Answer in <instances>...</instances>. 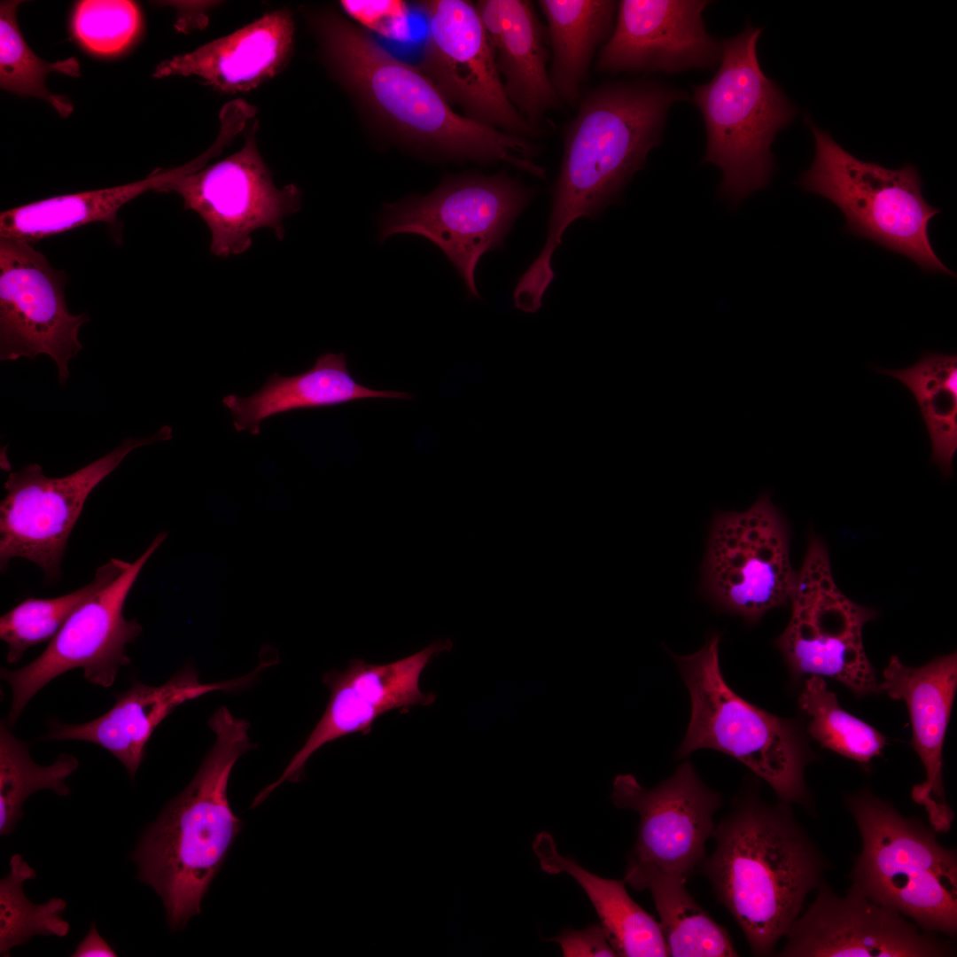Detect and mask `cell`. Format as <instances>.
<instances>
[{"label": "cell", "mask_w": 957, "mask_h": 957, "mask_svg": "<svg viewBox=\"0 0 957 957\" xmlns=\"http://www.w3.org/2000/svg\"><path fill=\"white\" fill-rule=\"evenodd\" d=\"M687 879L631 860L624 877L634 889L650 891L670 956H737L727 930L696 902L686 887Z\"/></svg>", "instance_id": "f1b7e54d"}, {"label": "cell", "mask_w": 957, "mask_h": 957, "mask_svg": "<svg viewBox=\"0 0 957 957\" xmlns=\"http://www.w3.org/2000/svg\"><path fill=\"white\" fill-rule=\"evenodd\" d=\"M251 674L231 681L202 683L195 668L184 666L160 686L136 681L119 694L103 715L82 724L53 723L47 740H76L97 744L118 759L133 779L155 728L179 705L215 690L237 689Z\"/></svg>", "instance_id": "7402d4cb"}, {"label": "cell", "mask_w": 957, "mask_h": 957, "mask_svg": "<svg viewBox=\"0 0 957 957\" xmlns=\"http://www.w3.org/2000/svg\"><path fill=\"white\" fill-rule=\"evenodd\" d=\"M66 280L32 244L0 237V359L47 354L57 363L60 384L69 377L70 359L82 349L78 332L89 320L86 313H69Z\"/></svg>", "instance_id": "2e32d148"}, {"label": "cell", "mask_w": 957, "mask_h": 957, "mask_svg": "<svg viewBox=\"0 0 957 957\" xmlns=\"http://www.w3.org/2000/svg\"><path fill=\"white\" fill-rule=\"evenodd\" d=\"M957 686L955 652L938 657L919 667L906 666L892 656L883 672L879 690L906 702L910 714L912 746L926 773L911 797L922 805L932 829L947 832L954 814L945 798L942 750Z\"/></svg>", "instance_id": "44dd1931"}, {"label": "cell", "mask_w": 957, "mask_h": 957, "mask_svg": "<svg viewBox=\"0 0 957 957\" xmlns=\"http://www.w3.org/2000/svg\"><path fill=\"white\" fill-rule=\"evenodd\" d=\"M209 160L206 153L185 165L156 170L144 180L101 190L60 195L4 211L0 214V237L30 244L78 227L105 222L117 224L121 207L150 190L197 171Z\"/></svg>", "instance_id": "484cf974"}, {"label": "cell", "mask_w": 957, "mask_h": 957, "mask_svg": "<svg viewBox=\"0 0 957 957\" xmlns=\"http://www.w3.org/2000/svg\"><path fill=\"white\" fill-rule=\"evenodd\" d=\"M6 720L0 726V834L13 830L22 818V805L34 792L51 790L67 796L66 779L78 767V760L62 753L50 766H40L30 757L27 743L16 738Z\"/></svg>", "instance_id": "1f68e13d"}, {"label": "cell", "mask_w": 957, "mask_h": 957, "mask_svg": "<svg viewBox=\"0 0 957 957\" xmlns=\"http://www.w3.org/2000/svg\"><path fill=\"white\" fill-rule=\"evenodd\" d=\"M761 31L748 24L736 36L723 40L716 74L693 87L707 133L704 161L721 168L719 193L735 204L768 184L774 169L771 145L797 113L759 66Z\"/></svg>", "instance_id": "8992f818"}, {"label": "cell", "mask_w": 957, "mask_h": 957, "mask_svg": "<svg viewBox=\"0 0 957 957\" xmlns=\"http://www.w3.org/2000/svg\"><path fill=\"white\" fill-rule=\"evenodd\" d=\"M862 850L852 888L906 915L927 932H957V855L935 831L864 790L846 797Z\"/></svg>", "instance_id": "5b68a950"}, {"label": "cell", "mask_w": 957, "mask_h": 957, "mask_svg": "<svg viewBox=\"0 0 957 957\" xmlns=\"http://www.w3.org/2000/svg\"><path fill=\"white\" fill-rule=\"evenodd\" d=\"M140 26L136 4L126 0L79 2L73 17L74 32L89 51L113 54L125 48Z\"/></svg>", "instance_id": "d590c367"}, {"label": "cell", "mask_w": 957, "mask_h": 957, "mask_svg": "<svg viewBox=\"0 0 957 957\" xmlns=\"http://www.w3.org/2000/svg\"><path fill=\"white\" fill-rule=\"evenodd\" d=\"M720 634L712 632L696 653L673 655L691 699L689 724L676 758L716 750L766 782L780 801L809 805L804 772L811 754L798 726L749 703L727 685L720 666Z\"/></svg>", "instance_id": "52a82bcc"}, {"label": "cell", "mask_w": 957, "mask_h": 957, "mask_svg": "<svg viewBox=\"0 0 957 957\" xmlns=\"http://www.w3.org/2000/svg\"><path fill=\"white\" fill-rule=\"evenodd\" d=\"M339 3L346 14L366 31L397 41L409 38L408 8L405 2L343 0Z\"/></svg>", "instance_id": "8d00e7d4"}, {"label": "cell", "mask_w": 957, "mask_h": 957, "mask_svg": "<svg viewBox=\"0 0 957 957\" xmlns=\"http://www.w3.org/2000/svg\"><path fill=\"white\" fill-rule=\"evenodd\" d=\"M74 957L116 956V953L99 935L96 925L91 924L86 937L80 942L74 954Z\"/></svg>", "instance_id": "f35d334b"}, {"label": "cell", "mask_w": 957, "mask_h": 957, "mask_svg": "<svg viewBox=\"0 0 957 957\" xmlns=\"http://www.w3.org/2000/svg\"><path fill=\"white\" fill-rule=\"evenodd\" d=\"M215 741L189 785L144 833L131 859L161 898L173 930L200 913L212 880L241 829L227 797L236 761L253 748L249 723L225 706L209 719Z\"/></svg>", "instance_id": "277c9868"}, {"label": "cell", "mask_w": 957, "mask_h": 957, "mask_svg": "<svg viewBox=\"0 0 957 957\" xmlns=\"http://www.w3.org/2000/svg\"><path fill=\"white\" fill-rule=\"evenodd\" d=\"M533 189L505 171L449 175L424 196L385 204L379 238L414 233L432 241L479 298L475 269L480 257L500 247L516 217L533 198Z\"/></svg>", "instance_id": "9c48e42d"}, {"label": "cell", "mask_w": 957, "mask_h": 957, "mask_svg": "<svg viewBox=\"0 0 957 957\" xmlns=\"http://www.w3.org/2000/svg\"><path fill=\"white\" fill-rule=\"evenodd\" d=\"M172 430L162 427L148 438L125 440L118 447L76 471L61 478L43 474L31 463L9 473L6 495L0 504V567L24 558L43 572L48 581L59 578L69 535L92 490L137 447L169 440Z\"/></svg>", "instance_id": "7c38bea8"}, {"label": "cell", "mask_w": 957, "mask_h": 957, "mask_svg": "<svg viewBox=\"0 0 957 957\" xmlns=\"http://www.w3.org/2000/svg\"><path fill=\"white\" fill-rule=\"evenodd\" d=\"M877 372L900 381L913 394L931 443V462L945 478L953 475L957 451V355L926 352L913 365Z\"/></svg>", "instance_id": "f546056e"}, {"label": "cell", "mask_w": 957, "mask_h": 957, "mask_svg": "<svg viewBox=\"0 0 957 957\" xmlns=\"http://www.w3.org/2000/svg\"><path fill=\"white\" fill-rule=\"evenodd\" d=\"M257 121L244 146L210 167L164 183L156 191L175 192L183 208L196 212L211 233L210 251L228 257L247 251L252 233L270 228L283 238L284 219L300 207L294 184L278 188L256 145Z\"/></svg>", "instance_id": "9a60e30c"}, {"label": "cell", "mask_w": 957, "mask_h": 957, "mask_svg": "<svg viewBox=\"0 0 957 957\" xmlns=\"http://www.w3.org/2000/svg\"><path fill=\"white\" fill-rule=\"evenodd\" d=\"M687 98L658 82H611L578 102L564 132V155L556 182L547 240L519 279L515 296L538 306L554 278L551 257L576 219L597 216L618 200L661 138L670 106Z\"/></svg>", "instance_id": "7a4b0ae2"}, {"label": "cell", "mask_w": 957, "mask_h": 957, "mask_svg": "<svg viewBox=\"0 0 957 957\" xmlns=\"http://www.w3.org/2000/svg\"><path fill=\"white\" fill-rule=\"evenodd\" d=\"M293 40L292 14L277 10L191 52L160 62L152 75H195L223 92L249 91L281 71Z\"/></svg>", "instance_id": "cb8c5ba5"}, {"label": "cell", "mask_w": 957, "mask_h": 957, "mask_svg": "<svg viewBox=\"0 0 957 957\" xmlns=\"http://www.w3.org/2000/svg\"><path fill=\"white\" fill-rule=\"evenodd\" d=\"M611 799L619 809L638 813L636 841L627 860L650 864L688 878L706 856L721 795L707 787L689 761L652 789L632 774L613 781Z\"/></svg>", "instance_id": "e0dca14e"}, {"label": "cell", "mask_w": 957, "mask_h": 957, "mask_svg": "<svg viewBox=\"0 0 957 957\" xmlns=\"http://www.w3.org/2000/svg\"><path fill=\"white\" fill-rule=\"evenodd\" d=\"M131 563L112 558L99 566L84 587L54 598L29 597L0 619V638L8 646L6 661L18 663L27 649L51 640L70 616L85 602L109 586Z\"/></svg>", "instance_id": "4dcf8cb0"}, {"label": "cell", "mask_w": 957, "mask_h": 957, "mask_svg": "<svg viewBox=\"0 0 957 957\" xmlns=\"http://www.w3.org/2000/svg\"><path fill=\"white\" fill-rule=\"evenodd\" d=\"M409 393L375 390L351 376L345 354L325 353L307 371L294 376L277 372L253 394H229L222 399L237 432H261V423L273 416L298 409L333 407L364 399H409Z\"/></svg>", "instance_id": "d4e9b609"}, {"label": "cell", "mask_w": 957, "mask_h": 957, "mask_svg": "<svg viewBox=\"0 0 957 957\" xmlns=\"http://www.w3.org/2000/svg\"><path fill=\"white\" fill-rule=\"evenodd\" d=\"M533 850L543 871L565 872L582 887L617 956H670L660 923L632 899L624 879L600 877L572 858L562 856L549 832L535 836Z\"/></svg>", "instance_id": "4316f807"}, {"label": "cell", "mask_w": 957, "mask_h": 957, "mask_svg": "<svg viewBox=\"0 0 957 957\" xmlns=\"http://www.w3.org/2000/svg\"><path fill=\"white\" fill-rule=\"evenodd\" d=\"M492 47L504 91L533 127L549 131L546 113L562 103L550 82L547 28L528 0H478L474 3Z\"/></svg>", "instance_id": "603a6c76"}, {"label": "cell", "mask_w": 957, "mask_h": 957, "mask_svg": "<svg viewBox=\"0 0 957 957\" xmlns=\"http://www.w3.org/2000/svg\"><path fill=\"white\" fill-rule=\"evenodd\" d=\"M791 532L782 510L762 493L746 510H718L708 533L699 590L717 610L757 624L790 603L797 572Z\"/></svg>", "instance_id": "30bf717a"}, {"label": "cell", "mask_w": 957, "mask_h": 957, "mask_svg": "<svg viewBox=\"0 0 957 957\" xmlns=\"http://www.w3.org/2000/svg\"><path fill=\"white\" fill-rule=\"evenodd\" d=\"M414 5L427 21L419 68L450 106L511 135L533 140L549 133L529 124L508 99L473 2L422 0Z\"/></svg>", "instance_id": "4fadbf2b"}, {"label": "cell", "mask_w": 957, "mask_h": 957, "mask_svg": "<svg viewBox=\"0 0 957 957\" xmlns=\"http://www.w3.org/2000/svg\"><path fill=\"white\" fill-rule=\"evenodd\" d=\"M452 648L449 639L435 641L389 664L372 665L354 659L345 670L325 673L323 682L331 696L323 715L279 779L265 788L253 804L262 802L284 782L300 781L306 762L324 744L350 734L370 733L373 722L392 710L432 704L436 696L420 690L421 673L433 657Z\"/></svg>", "instance_id": "d6986e66"}, {"label": "cell", "mask_w": 957, "mask_h": 957, "mask_svg": "<svg viewBox=\"0 0 957 957\" xmlns=\"http://www.w3.org/2000/svg\"><path fill=\"white\" fill-rule=\"evenodd\" d=\"M790 603V619L774 644L793 679L832 678L858 696L880 691L862 642L863 626L876 617V611L852 602L838 590L827 548L813 532Z\"/></svg>", "instance_id": "8fae6325"}, {"label": "cell", "mask_w": 957, "mask_h": 957, "mask_svg": "<svg viewBox=\"0 0 957 957\" xmlns=\"http://www.w3.org/2000/svg\"><path fill=\"white\" fill-rule=\"evenodd\" d=\"M20 1H2L0 4V86L12 93L35 97L50 104L66 118L74 106L65 96L56 95L46 87L51 72L78 77L80 64L74 57L49 63L40 58L22 36L17 21Z\"/></svg>", "instance_id": "d6a6232c"}, {"label": "cell", "mask_w": 957, "mask_h": 957, "mask_svg": "<svg viewBox=\"0 0 957 957\" xmlns=\"http://www.w3.org/2000/svg\"><path fill=\"white\" fill-rule=\"evenodd\" d=\"M167 536L161 532L118 579L81 605L51 640L43 653L27 665L1 669L12 689L8 725L13 726L28 702L50 681L73 669L85 679L111 687L122 666L131 662L126 646L141 633V625L126 619L123 608L144 565Z\"/></svg>", "instance_id": "5bb4252c"}, {"label": "cell", "mask_w": 957, "mask_h": 957, "mask_svg": "<svg viewBox=\"0 0 957 957\" xmlns=\"http://www.w3.org/2000/svg\"><path fill=\"white\" fill-rule=\"evenodd\" d=\"M798 704L810 718L808 734L821 747L860 764H868L873 758L881 755L887 743L886 737L844 711L822 677H808Z\"/></svg>", "instance_id": "836d02e7"}, {"label": "cell", "mask_w": 957, "mask_h": 957, "mask_svg": "<svg viewBox=\"0 0 957 957\" xmlns=\"http://www.w3.org/2000/svg\"><path fill=\"white\" fill-rule=\"evenodd\" d=\"M35 870L14 854L9 874L0 883V953L5 956L12 948L25 944L34 936L65 937L69 923L63 919L66 903L51 898L46 903L35 904L24 893L23 883L35 878Z\"/></svg>", "instance_id": "e575fe53"}, {"label": "cell", "mask_w": 957, "mask_h": 957, "mask_svg": "<svg viewBox=\"0 0 957 957\" xmlns=\"http://www.w3.org/2000/svg\"><path fill=\"white\" fill-rule=\"evenodd\" d=\"M813 903L785 934L780 956L938 957L952 945L921 932L903 915L850 888L837 896L824 882Z\"/></svg>", "instance_id": "ac0fdd59"}, {"label": "cell", "mask_w": 957, "mask_h": 957, "mask_svg": "<svg viewBox=\"0 0 957 957\" xmlns=\"http://www.w3.org/2000/svg\"><path fill=\"white\" fill-rule=\"evenodd\" d=\"M548 940L560 945L563 956H617L601 924L590 925L581 930L566 929Z\"/></svg>", "instance_id": "74e56055"}, {"label": "cell", "mask_w": 957, "mask_h": 957, "mask_svg": "<svg viewBox=\"0 0 957 957\" xmlns=\"http://www.w3.org/2000/svg\"><path fill=\"white\" fill-rule=\"evenodd\" d=\"M715 848L698 868L753 954L773 953L821 883L827 862L789 804H767L753 783L715 825Z\"/></svg>", "instance_id": "3957f363"}, {"label": "cell", "mask_w": 957, "mask_h": 957, "mask_svg": "<svg viewBox=\"0 0 957 957\" xmlns=\"http://www.w3.org/2000/svg\"><path fill=\"white\" fill-rule=\"evenodd\" d=\"M312 25L326 66L384 144L428 159L503 162L544 179L545 169L533 161L541 145L533 139L458 114L419 67L346 17L321 12Z\"/></svg>", "instance_id": "6da1fadb"}, {"label": "cell", "mask_w": 957, "mask_h": 957, "mask_svg": "<svg viewBox=\"0 0 957 957\" xmlns=\"http://www.w3.org/2000/svg\"><path fill=\"white\" fill-rule=\"evenodd\" d=\"M815 155L799 184L833 203L844 215L845 230L915 262L926 271L955 276L930 241V221L940 210L922 193L916 167L898 169L861 160L836 144L809 119Z\"/></svg>", "instance_id": "ba28073f"}, {"label": "cell", "mask_w": 957, "mask_h": 957, "mask_svg": "<svg viewBox=\"0 0 957 957\" xmlns=\"http://www.w3.org/2000/svg\"><path fill=\"white\" fill-rule=\"evenodd\" d=\"M703 0H622L611 35L595 68L602 73L665 72L710 68L721 45L708 35Z\"/></svg>", "instance_id": "ffe728a7"}, {"label": "cell", "mask_w": 957, "mask_h": 957, "mask_svg": "<svg viewBox=\"0 0 957 957\" xmlns=\"http://www.w3.org/2000/svg\"><path fill=\"white\" fill-rule=\"evenodd\" d=\"M538 4L548 21L551 84L561 103L574 106L580 99L596 48L611 35L618 3L540 0Z\"/></svg>", "instance_id": "83f0119b"}]
</instances>
